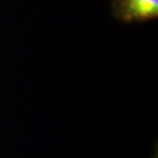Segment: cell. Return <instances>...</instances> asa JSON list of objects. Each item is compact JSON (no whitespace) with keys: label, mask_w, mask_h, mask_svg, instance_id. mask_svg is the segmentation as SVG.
<instances>
[{"label":"cell","mask_w":158,"mask_h":158,"mask_svg":"<svg viewBox=\"0 0 158 158\" xmlns=\"http://www.w3.org/2000/svg\"><path fill=\"white\" fill-rule=\"evenodd\" d=\"M111 14L125 23H145L158 17V0H111Z\"/></svg>","instance_id":"obj_1"}]
</instances>
